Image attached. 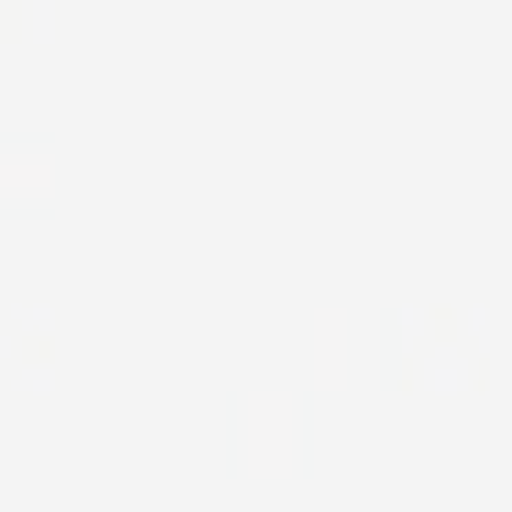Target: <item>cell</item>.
Wrapping results in <instances>:
<instances>
[{
  "instance_id": "cell-2",
  "label": "cell",
  "mask_w": 512,
  "mask_h": 512,
  "mask_svg": "<svg viewBox=\"0 0 512 512\" xmlns=\"http://www.w3.org/2000/svg\"><path fill=\"white\" fill-rule=\"evenodd\" d=\"M347 380V314L325 309L314 314V386L336 391Z\"/></svg>"
},
{
  "instance_id": "cell-1",
  "label": "cell",
  "mask_w": 512,
  "mask_h": 512,
  "mask_svg": "<svg viewBox=\"0 0 512 512\" xmlns=\"http://www.w3.org/2000/svg\"><path fill=\"white\" fill-rule=\"evenodd\" d=\"M237 474L298 479L303 474V402L292 391L237 397Z\"/></svg>"
},
{
  "instance_id": "cell-3",
  "label": "cell",
  "mask_w": 512,
  "mask_h": 512,
  "mask_svg": "<svg viewBox=\"0 0 512 512\" xmlns=\"http://www.w3.org/2000/svg\"><path fill=\"white\" fill-rule=\"evenodd\" d=\"M6 193H17V199H23V193H39V199H45L50 193V155L17 149V155L6 160V171H0V199H6Z\"/></svg>"
}]
</instances>
